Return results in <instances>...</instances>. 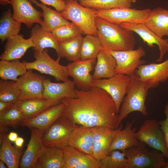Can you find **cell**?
Here are the masks:
<instances>
[{
	"mask_svg": "<svg viewBox=\"0 0 168 168\" xmlns=\"http://www.w3.org/2000/svg\"><path fill=\"white\" fill-rule=\"evenodd\" d=\"M61 101L66 105L62 115L75 125L118 128L116 104L101 88L92 86L86 90L76 89L75 97L65 98Z\"/></svg>",
	"mask_w": 168,
	"mask_h": 168,
	"instance_id": "cell-1",
	"label": "cell"
},
{
	"mask_svg": "<svg viewBox=\"0 0 168 168\" xmlns=\"http://www.w3.org/2000/svg\"><path fill=\"white\" fill-rule=\"evenodd\" d=\"M96 24L102 49L109 51L134 49L136 42L133 31L98 17L96 19Z\"/></svg>",
	"mask_w": 168,
	"mask_h": 168,
	"instance_id": "cell-2",
	"label": "cell"
},
{
	"mask_svg": "<svg viewBox=\"0 0 168 168\" xmlns=\"http://www.w3.org/2000/svg\"><path fill=\"white\" fill-rule=\"evenodd\" d=\"M150 88L135 74L131 76L128 91L121 105L118 117V127L128 115L134 111L140 112L144 116L148 112L145 105L148 91Z\"/></svg>",
	"mask_w": 168,
	"mask_h": 168,
	"instance_id": "cell-3",
	"label": "cell"
},
{
	"mask_svg": "<svg viewBox=\"0 0 168 168\" xmlns=\"http://www.w3.org/2000/svg\"><path fill=\"white\" fill-rule=\"evenodd\" d=\"M65 2V9L60 12L62 16L71 21L83 33L97 36L96 10L82 6L74 0H68Z\"/></svg>",
	"mask_w": 168,
	"mask_h": 168,
	"instance_id": "cell-4",
	"label": "cell"
},
{
	"mask_svg": "<svg viewBox=\"0 0 168 168\" xmlns=\"http://www.w3.org/2000/svg\"><path fill=\"white\" fill-rule=\"evenodd\" d=\"M139 141L135 146L125 150L128 160L127 168H163L166 164L165 156L161 152L147 148Z\"/></svg>",
	"mask_w": 168,
	"mask_h": 168,
	"instance_id": "cell-5",
	"label": "cell"
},
{
	"mask_svg": "<svg viewBox=\"0 0 168 168\" xmlns=\"http://www.w3.org/2000/svg\"><path fill=\"white\" fill-rule=\"evenodd\" d=\"M33 55L35 58L34 61L22 62L27 70H35L41 73L52 76L58 82H66L69 80L66 66L61 65L58 62L53 59L47 51L35 50Z\"/></svg>",
	"mask_w": 168,
	"mask_h": 168,
	"instance_id": "cell-6",
	"label": "cell"
},
{
	"mask_svg": "<svg viewBox=\"0 0 168 168\" xmlns=\"http://www.w3.org/2000/svg\"><path fill=\"white\" fill-rule=\"evenodd\" d=\"M76 125L62 115L44 132V145L46 147L61 149L68 146L70 137Z\"/></svg>",
	"mask_w": 168,
	"mask_h": 168,
	"instance_id": "cell-7",
	"label": "cell"
},
{
	"mask_svg": "<svg viewBox=\"0 0 168 168\" xmlns=\"http://www.w3.org/2000/svg\"><path fill=\"white\" fill-rule=\"evenodd\" d=\"M151 10L130 8H115L107 10H96L97 17L110 22L119 25L123 23H145L148 18Z\"/></svg>",
	"mask_w": 168,
	"mask_h": 168,
	"instance_id": "cell-8",
	"label": "cell"
},
{
	"mask_svg": "<svg viewBox=\"0 0 168 168\" xmlns=\"http://www.w3.org/2000/svg\"><path fill=\"white\" fill-rule=\"evenodd\" d=\"M131 76L116 73L108 78L94 79L91 86L101 88L108 93L114 101L119 114L123 99L129 87Z\"/></svg>",
	"mask_w": 168,
	"mask_h": 168,
	"instance_id": "cell-9",
	"label": "cell"
},
{
	"mask_svg": "<svg viewBox=\"0 0 168 168\" xmlns=\"http://www.w3.org/2000/svg\"><path fill=\"white\" fill-rule=\"evenodd\" d=\"M138 140L152 149L159 151L168 158V149L159 121L155 119L145 120L136 131Z\"/></svg>",
	"mask_w": 168,
	"mask_h": 168,
	"instance_id": "cell-10",
	"label": "cell"
},
{
	"mask_svg": "<svg viewBox=\"0 0 168 168\" xmlns=\"http://www.w3.org/2000/svg\"><path fill=\"white\" fill-rule=\"evenodd\" d=\"M106 51L110 53L116 60L115 73L132 76L135 74V71L138 67L145 63V60L141 59L146 54L145 50L141 46L136 49Z\"/></svg>",
	"mask_w": 168,
	"mask_h": 168,
	"instance_id": "cell-11",
	"label": "cell"
},
{
	"mask_svg": "<svg viewBox=\"0 0 168 168\" xmlns=\"http://www.w3.org/2000/svg\"><path fill=\"white\" fill-rule=\"evenodd\" d=\"M45 78L44 76L34 72L32 69L27 70L16 81L20 91L17 101L44 98L43 82Z\"/></svg>",
	"mask_w": 168,
	"mask_h": 168,
	"instance_id": "cell-12",
	"label": "cell"
},
{
	"mask_svg": "<svg viewBox=\"0 0 168 168\" xmlns=\"http://www.w3.org/2000/svg\"><path fill=\"white\" fill-rule=\"evenodd\" d=\"M135 74L147 83L150 89L156 88L161 83L168 80V58L159 63L141 65L136 70Z\"/></svg>",
	"mask_w": 168,
	"mask_h": 168,
	"instance_id": "cell-13",
	"label": "cell"
},
{
	"mask_svg": "<svg viewBox=\"0 0 168 168\" xmlns=\"http://www.w3.org/2000/svg\"><path fill=\"white\" fill-rule=\"evenodd\" d=\"M96 59H80L66 66L69 76L73 78L79 89L86 90L92 87L94 80L91 72L93 70Z\"/></svg>",
	"mask_w": 168,
	"mask_h": 168,
	"instance_id": "cell-14",
	"label": "cell"
},
{
	"mask_svg": "<svg viewBox=\"0 0 168 168\" xmlns=\"http://www.w3.org/2000/svg\"><path fill=\"white\" fill-rule=\"evenodd\" d=\"M119 25L124 29L137 33L149 47H153L155 44L157 45L160 50V55L156 61L159 62L162 61L167 52L168 45L167 39H164L159 37L144 23H123Z\"/></svg>",
	"mask_w": 168,
	"mask_h": 168,
	"instance_id": "cell-15",
	"label": "cell"
},
{
	"mask_svg": "<svg viewBox=\"0 0 168 168\" xmlns=\"http://www.w3.org/2000/svg\"><path fill=\"white\" fill-rule=\"evenodd\" d=\"M122 128L121 123L117 129L104 126L91 128L94 138L92 154L95 158L100 161L107 154L115 134Z\"/></svg>",
	"mask_w": 168,
	"mask_h": 168,
	"instance_id": "cell-16",
	"label": "cell"
},
{
	"mask_svg": "<svg viewBox=\"0 0 168 168\" xmlns=\"http://www.w3.org/2000/svg\"><path fill=\"white\" fill-rule=\"evenodd\" d=\"M30 129V138L20 161L21 168H34L38 159L46 148L42 141L44 132L37 128Z\"/></svg>",
	"mask_w": 168,
	"mask_h": 168,
	"instance_id": "cell-17",
	"label": "cell"
},
{
	"mask_svg": "<svg viewBox=\"0 0 168 168\" xmlns=\"http://www.w3.org/2000/svg\"><path fill=\"white\" fill-rule=\"evenodd\" d=\"M13 13L12 17L21 23L24 24L29 28L35 23L41 25L42 13L32 6L30 0H10Z\"/></svg>",
	"mask_w": 168,
	"mask_h": 168,
	"instance_id": "cell-18",
	"label": "cell"
},
{
	"mask_svg": "<svg viewBox=\"0 0 168 168\" xmlns=\"http://www.w3.org/2000/svg\"><path fill=\"white\" fill-rule=\"evenodd\" d=\"M61 149L64 156L63 168H100V161L91 155L69 145Z\"/></svg>",
	"mask_w": 168,
	"mask_h": 168,
	"instance_id": "cell-19",
	"label": "cell"
},
{
	"mask_svg": "<svg viewBox=\"0 0 168 168\" xmlns=\"http://www.w3.org/2000/svg\"><path fill=\"white\" fill-rule=\"evenodd\" d=\"M66 105L64 103L53 105L30 119L25 120L21 126L30 128L39 129L44 132L58 119L63 115Z\"/></svg>",
	"mask_w": 168,
	"mask_h": 168,
	"instance_id": "cell-20",
	"label": "cell"
},
{
	"mask_svg": "<svg viewBox=\"0 0 168 168\" xmlns=\"http://www.w3.org/2000/svg\"><path fill=\"white\" fill-rule=\"evenodd\" d=\"M43 85V96L46 99L61 102V100L64 98L75 97L76 85L73 80L55 83L49 78H45Z\"/></svg>",
	"mask_w": 168,
	"mask_h": 168,
	"instance_id": "cell-21",
	"label": "cell"
},
{
	"mask_svg": "<svg viewBox=\"0 0 168 168\" xmlns=\"http://www.w3.org/2000/svg\"><path fill=\"white\" fill-rule=\"evenodd\" d=\"M34 47L30 38L26 39L22 35L17 34L7 40L4 51L0 55V59L7 61L19 59L28 49Z\"/></svg>",
	"mask_w": 168,
	"mask_h": 168,
	"instance_id": "cell-22",
	"label": "cell"
},
{
	"mask_svg": "<svg viewBox=\"0 0 168 168\" xmlns=\"http://www.w3.org/2000/svg\"><path fill=\"white\" fill-rule=\"evenodd\" d=\"M93 141L91 128L76 125L70 137L69 145L93 156Z\"/></svg>",
	"mask_w": 168,
	"mask_h": 168,
	"instance_id": "cell-23",
	"label": "cell"
},
{
	"mask_svg": "<svg viewBox=\"0 0 168 168\" xmlns=\"http://www.w3.org/2000/svg\"><path fill=\"white\" fill-rule=\"evenodd\" d=\"M134 122V119L128 122L124 128L116 133L108 153L114 150H125L138 144L139 141L136 135L137 128H133Z\"/></svg>",
	"mask_w": 168,
	"mask_h": 168,
	"instance_id": "cell-24",
	"label": "cell"
},
{
	"mask_svg": "<svg viewBox=\"0 0 168 168\" xmlns=\"http://www.w3.org/2000/svg\"><path fill=\"white\" fill-rule=\"evenodd\" d=\"M61 102L42 98L17 101L15 103L21 109L25 120L32 118Z\"/></svg>",
	"mask_w": 168,
	"mask_h": 168,
	"instance_id": "cell-25",
	"label": "cell"
},
{
	"mask_svg": "<svg viewBox=\"0 0 168 168\" xmlns=\"http://www.w3.org/2000/svg\"><path fill=\"white\" fill-rule=\"evenodd\" d=\"M30 38L34 45L35 50L43 51L47 48L54 49L58 55L59 44L51 32L46 31L40 25L36 24L31 30Z\"/></svg>",
	"mask_w": 168,
	"mask_h": 168,
	"instance_id": "cell-26",
	"label": "cell"
},
{
	"mask_svg": "<svg viewBox=\"0 0 168 168\" xmlns=\"http://www.w3.org/2000/svg\"><path fill=\"white\" fill-rule=\"evenodd\" d=\"M96 59V65L92 75L93 79L108 78L116 74V61L110 53L102 49Z\"/></svg>",
	"mask_w": 168,
	"mask_h": 168,
	"instance_id": "cell-27",
	"label": "cell"
},
{
	"mask_svg": "<svg viewBox=\"0 0 168 168\" xmlns=\"http://www.w3.org/2000/svg\"><path fill=\"white\" fill-rule=\"evenodd\" d=\"M145 24L161 38L168 36V10L157 7L152 10Z\"/></svg>",
	"mask_w": 168,
	"mask_h": 168,
	"instance_id": "cell-28",
	"label": "cell"
},
{
	"mask_svg": "<svg viewBox=\"0 0 168 168\" xmlns=\"http://www.w3.org/2000/svg\"><path fill=\"white\" fill-rule=\"evenodd\" d=\"M24 120L22 112L15 102L0 112V135L5 134L11 126H21Z\"/></svg>",
	"mask_w": 168,
	"mask_h": 168,
	"instance_id": "cell-29",
	"label": "cell"
},
{
	"mask_svg": "<svg viewBox=\"0 0 168 168\" xmlns=\"http://www.w3.org/2000/svg\"><path fill=\"white\" fill-rule=\"evenodd\" d=\"M0 137V160L5 163L8 168L20 167L21 155L20 148L12 146L6 134Z\"/></svg>",
	"mask_w": 168,
	"mask_h": 168,
	"instance_id": "cell-30",
	"label": "cell"
},
{
	"mask_svg": "<svg viewBox=\"0 0 168 168\" xmlns=\"http://www.w3.org/2000/svg\"><path fill=\"white\" fill-rule=\"evenodd\" d=\"M30 0L42 9L44 19L40 25L46 31L51 32L58 27L70 23L62 16L60 12L52 9L36 0Z\"/></svg>",
	"mask_w": 168,
	"mask_h": 168,
	"instance_id": "cell-31",
	"label": "cell"
},
{
	"mask_svg": "<svg viewBox=\"0 0 168 168\" xmlns=\"http://www.w3.org/2000/svg\"><path fill=\"white\" fill-rule=\"evenodd\" d=\"M64 156L62 149L46 147L38 159L34 168H63Z\"/></svg>",
	"mask_w": 168,
	"mask_h": 168,
	"instance_id": "cell-32",
	"label": "cell"
},
{
	"mask_svg": "<svg viewBox=\"0 0 168 168\" xmlns=\"http://www.w3.org/2000/svg\"><path fill=\"white\" fill-rule=\"evenodd\" d=\"M83 37L81 34L70 40L59 43V54L56 60L59 62V60L63 58L72 62L80 59Z\"/></svg>",
	"mask_w": 168,
	"mask_h": 168,
	"instance_id": "cell-33",
	"label": "cell"
},
{
	"mask_svg": "<svg viewBox=\"0 0 168 168\" xmlns=\"http://www.w3.org/2000/svg\"><path fill=\"white\" fill-rule=\"evenodd\" d=\"M25 64L19 59L0 61V77L4 80L16 81L18 77L27 71Z\"/></svg>",
	"mask_w": 168,
	"mask_h": 168,
	"instance_id": "cell-34",
	"label": "cell"
},
{
	"mask_svg": "<svg viewBox=\"0 0 168 168\" xmlns=\"http://www.w3.org/2000/svg\"><path fill=\"white\" fill-rule=\"evenodd\" d=\"M21 24L12 17L10 9L4 12L0 21V39L2 44L8 38L19 34Z\"/></svg>",
	"mask_w": 168,
	"mask_h": 168,
	"instance_id": "cell-35",
	"label": "cell"
},
{
	"mask_svg": "<svg viewBox=\"0 0 168 168\" xmlns=\"http://www.w3.org/2000/svg\"><path fill=\"white\" fill-rule=\"evenodd\" d=\"M102 49L100 42L97 36L86 35L82 38L80 59H96L97 55Z\"/></svg>",
	"mask_w": 168,
	"mask_h": 168,
	"instance_id": "cell-36",
	"label": "cell"
},
{
	"mask_svg": "<svg viewBox=\"0 0 168 168\" xmlns=\"http://www.w3.org/2000/svg\"><path fill=\"white\" fill-rule=\"evenodd\" d=\"M79 2L82 6L97 10L130 8L131 6V2L128 0H91Z\"/></svg>",
	"mask_w": 168,
	"mask_h": 168,
	"instance_id": "cell-37",
	"label": "cell"
},
{
	"mask_svg": "<svg viewBox=\"0 0 168 168\" xmlns=\"http://www.w3.org/2000/svg\"><path fill=\"white\" fill-rule=\"evenodd\" d=\"M100 161V168H127L128 162L125 150L112 151Z\"/></svg>",
	"mask_w": 168,
	"mask_h": 168,
	"instance_id": "cell-38",
	"label": "cell"
},
{
	"mask_svg": "<svg viewBox=\"0 0 168 168\" xmlns=\"http://www.w3.org/2000/svg\"><path fill=\"white\" fill-rule=\"evenodd\" d=\"M20 93L16 81L0 80V101L15 102L17 101Z\"/></svg>",
	"mask_w": 168,
	"mask_h": 168,
	"instance_id": "cell-39",
	"label": "cell"
},
{
	"mask_svg": "<svg viewBox=\"0 0 168 168\" xmlns=\"http://www.w3.org/2000/svg\"><path fill=\"white\" fill-rule=\"evenodd\" d=\"M51 32L59 43L70 40L83 33L79 28L72 22L58 27Z\"/></svg>",
	"mask_w": 168,
	"mask_h": 168,
	"instance_id": "cell-40",
	"label": "cell"
},
{
	"mask_svg": "<svg viewBox=\"0 0 168 168\" xmlns=\"http://www.w3.org/2000/svg\"><path fill=\"white\" fill-rule=\"evenodd\" d=\"M164 113L166 116L165 119L159 121V123L164 134L165 142L168 149V102L165 105Z\"/></svg>",
	"mask_w": 168,
	"mask_h": 168,
	"instance_id": "cell-41",
	"label": "cell"
},
{
	"mask_svg": "<svg viewBox=\"0 0 168 168\" xmlns=\"http://www.w3.org/2000/svg\"><path fill=\"white\" fill-rule=\"evenodd\" d=\"M45 5L51 6L54 7L56 11L61 12L66 7V4L62 0H40Z\"/></svg>",
	"mask_w": 168,
	"mask_h": 168,
	"instance_id": "cell-42",
	"label": "cell"
},
{
	"mask_svg": "<svg viewBox=\"0 0 168 168\" xmlns=\"http://www.w3.org/2000/svg\"><path fill=\"white\" fill-rule=\"evenodd\" d=\"M18 137L17 134L15 132H11L7 136L8 140L11 142H15Z\"/></svg>",
	"mask_w": 168,
	"mask_h": 168,
	"instance_id": "cell-43",
	"label": "cell"
},
{
	"mask_svg": "<svg viewBox=\"0 0 168 168\" xmlns=\"http://www.w3.org/2000/svg\"><path fill=\"white\" fill-rule=\"evenodd\" d=\"M13 103H14L0 101V112L9 107Z\"/></svg>",
	"mask_w": 168,
	"mask_h": 168,
	"instance_id": "cell-44",
	"label": "cell"
},
{
	"mask_svg": "<svg viewBox=\"0 0 168 168\" xmlns=\"http://www.w3.org/2000/svg\"><path fill=\"white\" fill-rule=\"evenodd\" d=\"M15 142L16 146L21 148L24 142V139L21 137H18Z\"/></svg>",
	"mask_w": 168,
	"mask_h": 168,
	"instance_id": "cell-45",
	"label": "cell"
},
{
	"mask_svg": "<svg viewBox=\"0 0 168 168\" xmlns=\"http://www.w3.org/2000/svg\"><path fill=\"white\" fill-rule=\"evenodd\" d=\"M0 3L3 5H6L9 4H11L10 0H0Z\"/></svg>",
	"mask_w": 168,
	"mask_h": 168,
	"instance_id": "cell-46",
	"label": "cell"
},
{
	"mask_svg": "<svg viewBox=\"0 0 168 168\" xmlns=\"http://www.w3.org/2000/svg\"><path fill=\"white\" fill-rule=\"evenodd\" d=\"M5 164V163L3 161L0 160V168H7V166H6Z\"/></svg>",
	"mask_w": 168,
	"mask_h": 168,
	"instance_id": "cell-47",
	"label": "cell"
},
{
	"mask_svg": "<svg viewBox=\"0 0 168 168\" xmlns=\"http://www.w3.org/2000/svg\"><path fill=\"white\" fill-rule=\"evenodd\" d=\"M163 168H168V161L166 162V164Z\"/></svg>",
	"mask_w": 168,
	"mask_h": 168,
	"instance_id": "cell-48",
	"label": "cell"
},
{
	"mask_svg": "<svg viewBox=\"0 0 168 168\" xmlns=\"http://www.w3.org/2000/svg\"><path fill=\"white\" fill-rule=\"evenodd\" d=\"M131 3L132 2H136L137 0H128Z\"/></svg>",
	"mask_w": 168,
	"mask_h": 168,
	"instance_id": "cell-49",
	"label": "cell"
},
{
	"mask_svg": "<svg viewBox=\"0 0 168 168\" xmlns=\"http://www.w3.org/2000/svg\"><path fill=\"white\" fill-rule=\"evenodd\" d=\"M79 1H88V0H77Z\"/></svg>",
	"mask_w": 168,
	"mask_h": 168,
	"instance_id": "cell-50",
	"label": "cell"
},
{
	"mask_svg": "<svg viewBox=\"0 0 168 168\" xmlns=\"http://www.w3.org/2000/svg\"><path fill=\"white\" fill-rule=\"evenodd\" d=\"M63 0V1H64V2H66V1H67V0Z\"/></svg>",
	"mask_w": 168,
	"mask_h": 168,
	"instance_id": "cell-51",
	"label": "cell"
},
{
	"mask_svg": "<svg viewBox=\"0 0 168 168\" xmlns=\"http://www.w3.org/2000/svg\"><path fill=\"white\" fill-rule=\"evenodd\" d=\"M167 52L168 53V45L167 48Z\"/></svg>",
	"mask_w": 168,
	"mask_h": 168,
	"instance_id": "cell-52",
	"label": "cell"
}]
</instances>
